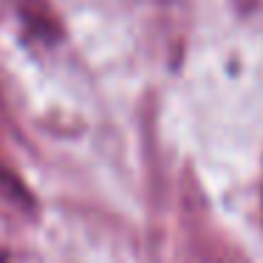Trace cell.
Returning <instances> with one entry per match:
<instances>
[{"mask_svg": "<svg viewBox=\"0 0 263 263\" xmlns=\"http://www.w3.org/2000/svg\"><path fill=\"white\" fill-rule=\"evenodd\" d=\"M238 3H240L243 9H249V6H252V0H238Z\"/></svg>", "mask_w": 263, "mask_h": 263, "instance_id": "6da1fadb", "label": "cell"}]
</instances>
